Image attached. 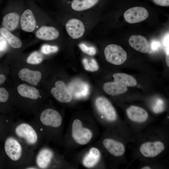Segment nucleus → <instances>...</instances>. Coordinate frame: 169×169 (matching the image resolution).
Returning a JSON list of instances; mask_svg holds the SVG:
<instances>
[{"instance_id":"4","label":"nucleus","mask_w":169,"mask_h":169,"mask_svg":"<svg viewBox=\"0 0 169 169\" xmlns=\"http://www.w3.org/2000/svg\"><path fill=\"white\" fill-rule=\"evenodd\" d=\"M104 54L108 62L116 65L122 64L127 58L126 52L121 46L115 44L106 46L104 49Z\"/></svg>"},{"instance_id":"13","label":"nucleus","mask_w":169,"mask_h":169,"mask_svg":"<svg viewBox=\"0 0 169 169\" xmlns=\"http://www.w3.org/2000/svg\"><path fill=\"white\" fill-rule=\"evenodd\" d=\"M15 132L18 136L24 138L29 144H33L37 140L36 132L31 126L27 124L22 123L18 126Z\"/></svg>"},{"instance_id":"20","label":"nucleus","mask_w":169,"mask_h":169,"mask_svg":"<svg viewBox=\"0 0 169 169\" xmlns=\"http://www.w3.org/2000/svg\"><path fill=\"white\" fill-rule=\"evenodd\" d=\"M100 156V153L99 149L95 147H92L84 157L83 164L87 167H93L99 162Z\"/></svg>"},{"instance_id":"2","label":"nucleus","mask_w":169,"mask_h":169,"mask_svg":"<svg viewBox=\"0 0 169 169\" xmlns=\"http://www.w3.org/2000/svg\"><path fill=\"white\" fill-rule=\"evenodd\" d=\"M26 4L22 0H13V7L3 18V28L11 31L20 28V20Z\"/></svg>"},{"instance_id":"25","label":"nucleus","mask_w":169,"mask_h":169,"mask_svg":"<svg viewBox=\"0 0 169 169\" xmlns=\"http://www.w3.org/2000/svg\"><path fill=\"white\" fill-rule=\"evenodd\" d=\"M99 0H73L71 4L72 9L81 11L89 9L95 5Z\"/></svg>"},{"instance_id":"21","label":"nucleus","mask_w":169,"mask_h":169,"mask_svg":"<svg viewBox=\"0 0 169 169\" xmlns=\"http://www.w3.org/2000/svg\"><path fill=\"white\" fill-rule=\"evenodd\" d=\"M0 34L4 38L12 48L19 49L22 46L23 43L20 39L11 32L2 27L0 28Z\"/></svg>"},{"instance_id":"1","label":"nucleus","mask_w":169,"mask_h":169,"mask_svg":"<svg viewBox=\"0 0 169 169\" xmlns=\"http://www.w3.org/2000/svg\"><path fill=\"white\" fill-rule=\"evenodd\" d=\"M20 20V28L27 33L34 32L43 25L39 9L31 0H27Z\"/></svg>"},{"instance_id":"19","label":"nucleus","mask_w":169,"mask_h":169,"mask_svg":"<svg viewBox=\"0 0 169 169\" xmlns=\"http://www.w3.org/2000/svg\"><path fill=\"white\" fill-rule=\"evenodd\" d=\"M103 89L106 93L112 96L120 95L127 90L126 86L114 81L105 83L103 85Z\"/></svg>"},{"instance_id":"18","label":"nucleus","mask_w":169,"mask_h":169,"mask_svg":"<svg viewBox=\"0 0 169 169\" xmlns=\"http://www.w3.org/2000/svg\"><path fill=\"white\" fill-rule=\"evenodd\" d=\"M19 78L23 81L34 85H37L41 79V74L38 71H33L27 68L21 69L18 73Z\"/></svg>"},{"instance_id":"32","label":"nucleus","mask_w":169,"mask_h":169,"mask_svg":"<svg viewBox=\"0 0 169 169\" xmlns=\"http://www.w3.org/2000/svg\"><path fill=\"white\" fill-rule=\"evenodd\" d=\"M163 101L161 99H158L153 110L156 112L161 111L163 109Z\"/></svg>"},{"instance_id":"26","label":"nucleus","mask_w":169,"mask_h":169,"mask_svg":"<svg viewBox=\"0 0 169 169\" xmlns=\"http://www.w3.org/2000/svg\"><path fill=\"white\" fill-rule=\"evenodd\" d=\"M44 59L43 54L38 51L32 52L27 57L26 62L27 63L32 64H37L40 63Z\"/></svg>"},{"instance_id":"30","label":"nucleus","mask_w":169,"mask_h":169,"mask_svg":"<svg viewBox=\"0 0 169 169\" xmlns=\"http://www.w3.org/2000/svg\"><path fill=\"white\" fill-rule=\"evenodd\" d=\"M9 97V94L7 90L4 88H0V102L6 101Z\"/></svg>"},{"instance_id":"34","label":"nucleus","mask_w":169,"mask_h":169,"mask_svg":"<svg viewBox=\"0 0 169 169\" xmlns=\"http://www.w3.org/2000/svg\"><path fill=\"white\" fill-rule=\"evenodd\" d=\"M160 44L157 42H153L150 44L151 51H155L158 50L160 47Z\"/></svg>"},{"instance_id":"29","label":"nucleus","mask_w":169,"mask_h":169,"mask_svg":"<svg viewBox=\"0 0 169 169\" xmlns=\"http://www.w3.org/2000/svg\"><path fill=\"white\" fill-rule=\"evenodd\" d=\"M79 46L82 51L89 55H93L96 53V49L94 47H88L83 44H80Z\"/></svg>"},{"instance_id":"35","label":"nucleus","mask_w":169,"mask_h":169,"mask_svg":"<svg viewBox=\"0 0 169 169\" xmlns=\"http://www.w3.org/2000/svg\"><path fill=\"white\" fill-rule=\"evenodd\" d=\"M6 80V77L3 74H0V85L3 83Z\"/></svg>"},{"instance_id":"17","label":"nucleus","mask_w":169,"mask_h":169,"mask_svg":"<svg viewBox=\"0 0 169 169\" xmlns=\"http://www.w3.org/2000/svg\"><path fill=\"white\" fill-rule=\"evenodd\" d=\"M126 114L131 121L137 123L145 122L148 118V114L145 110L135 105L128 107L126 110Z\"/></svg>"},{"instance_id":"7","label":"nucleus","mask_w":169,"mask_h":169,"mask_svg":"<svg viewBox=\"0 0 169 169\" xmlns=\"http://www.w3.org/2000/svg\"><path fill=\"white\" fill-rule=\"evenodd\" d=\"M148 11L144 8L136 6L127 9L124 13L126 21L130 23H139L146 19L148 17Z\"/></svg>"},{"instance_id":"12","label":"nucleus","mask_w":169,"mask_h":169,"mask_svg":"<svg viewBox=\"0 0 169 169\" xmlns=\"http://www.w3.org/2000/svg\"><path fill=\"white\" fill-rule=\"evenodd\" d=\"M6 154L12 160L17 161L20 158L22 152L21 145L18 141L12 137L7 138L4 144Z\"/></svg>"},{"instance_id":"3","label":"nucleus","mask_w":169,"mask_h":169,"mask_svg":"<svg viewBox=\"0 0 169 169\" xmlns=\"http://www.w3.org/2000/svg\"><path fill=\"white\" fill-rule=\"evenodd\" d=\"M71 129L72 137L79 144L86 145L90 141L92 138L91 131L88 128L83 127L81 121L78 119L74 120Z\"/></svg>"},{"instance_id":"36","label":"nucleus","mask_w":169,"mask_h":169,"mask_svg":"<svg viewBox=\"0 0 169 169\" xmlns=\"http://www.w3.org/2000/svg\"><path fill=\"white\" fill-rule=\"evenodd\" d=\"M169 55H166V63L167 64V65L168 66V67L169 66Z\"/></svg>"},{"instance_id":"16","label":"nucleus","mask_w":169,"mask_h":169,"mask_svg":"<svg viewBox=\"0 0 169 169\" xmlns=\"http://www.w3.org/2000/svg\"><path fill=\"white\" fill-rule=\"evenodd\" d=\"M130 46L136 51L143 53L151 51L150 44L145 37L141 35L131 36L129 40Z\"/></svg>"},{"instance_id":"23","label":"nucleus","mask_w":169,"mask_h":169,"mask_svg":"<svg viewBox=\"0 0 169 169\" xmlns=\"http://www.w3.org/2000/svg\"><path fill=\"white\" fill-rule=\"evenodd\" d=\"M17 90L22 96L32 99H36L39 96V92L37 89L26 84L19 85Z\"/></svg>"},{"instance_id":"22","label":"nucleus","mask_w":169,"mask_h":169,"mask_svg":"<svg viewBox=\"0 0 169 169\" xmlns=\"http://www.w3.org/2000/svg\"><path fill=\"white\" fill-rule=\"evenodd\" d=\"M53 156L52 151L48 149H44L38 153L36 158V163L41 168H46L49 164Z\"/></svg>"},{"instance_id":"8","label":"nucleus","mask_w":169,"mask_h":169,"mask_svg":"<svg viewBox=\"0 0 169 169\" xmlns=\"http://www.w3.org/2000/svg\"><path fill=\"white\" fill-rule=\"evenodd\" d=\"M55 87L52 88L51 92L59 101L62 103H69L72 100L73 95L64 83L61 80L56 81Z\"/></svg>"},{"instance_id":"24","label":"nucleus","mask_w":169,"mask_h":169,"mask_svg":"<svg viewBox=\"0 0 169 169\" xmlns=\"http://www.w3.org/2000/svg\"><path fill=\"white\" fill-rule=\"evenodd\" d=\"M114 82L119 83L126 86L133 87L137 84L136 79L130 75L122 73H116L113 75Z\"/></svg>"},{"instance_id":"9","label":"nucleus","mask_w":169,"mask_h":169,"mask_svg":"<svg viewBox=\"0 0 169 169\" xmlns=\"http://www.w3.org/2000/svg\"><path fill=\"white\" fill-rule=\"evenodd\" d=\"M40 120L43 124L54 127H59L62 122V118L59 113L52 109L43 111L40 115Z\"/></svg>"},{"instance_id":"5","label":"nucleus","mask_w":169,"mask_h":169,"mask_svg":"<svg viewBox=\"0 0 169 169\" xmlns=\"http://www.w3.org/2000/svg\"><path fill=\"white\" fill-rule=\"evenodd\" d=\"M98 111L108 121L114 122L117 119L115 110L109 100L105 97H97L95 102Z\"/></svg>"},{"instance_id":"6","label":"nucleus","mask_w":169,"mask_h":169,"mask_svg":"<svg viewBox=\"0 0 169 169\" xmlns=\"http://www.w3.org/2000/svg\"><path fill=\"white\" fill-rule=\"evenodd\" d=\"M165 148V145L161 141H148L141 145L139 151L143 156L152 158L158 155Z\"/></svg>"},{"instance_id":"33","label":"nucleus","mask_w":169,"mask_h":169,"mask_svg":"<svg viewBox=\"0 0 169 169\" xmlns=\"http://www.w3.org/2000/svg\"><path fill=\"white\" fill-rule=\"evenodd\" d=\"M156 4L161 6H168L169 0H152Z\"/></svg>"},{"instance_id":"38","label":"nucleus","mask_w":169,"mask_h":169,"mask_svg":"<svg viewBox=\"0 0 169 169\" xmlns=\"http://www.w3.org/2000/svg\"><path fill=\"white\" fill-rule=\"evenodd\" d=\"M36 168H35L34 167H28V168H27V169H36Z\"/></svg>"},{"instance_id":"31","label":"nucleus","mask_w":169,"mask_h":169,"mask_svg":"<svg viewBox=\"0 0 169 169\" xmlns=\"http://www.w3.org/2000/svg\"><path fill=\"white\" fill-rule=\"evenodd\" d=\"M8 44L6 39L1 34L0 35V51L6 50L7 48Z\"/></svg>"},{"instance_id":"14","label":"nucleus","mask_w":169,"mask_h":169,"mask_svg":"<svg viewBox=\"0 0 169 169\" xmlns=\"http://www.w3.org/2000/svg\"><path fill=\"white\" fill-rule=\"evenodd\" d=\"M68 88L72 95L77 98L85 97L89 93L90 88L88 84L80 80L73 81L69 84Z\"/></svg>"},{"instance_id":"10","label":"nucleus","mask_w":169,"mask_h":169,"mask_svg":"<svg viewBox=\"0 0 169 169\" xmlns=\"http://www.w3.org/2000/svg\"><path fill=\"white\" fill-rule=\"evenodd\" d=\"M34 33L36 38L46 41L55 40L59 38L60 35L57 28L45 25L40 26Z\"/></svg>"},{"instance_id":"15","label":"nucleus","mask_w":169,"mask_h":169,"mask_svg":"<svg viewBox=\"0 0 169 169\" xmlns=\"http://www.w3.org/2000/svg\"><path fill=\"white\" fill-rule=\"evenodd\" d=\"M102 144L107 151L115 156H121L125 153V146L119 141L111 138H106L103 140Z\"/></svg>"},{"instance_id":"37","label":"nucleus","mask_w":169,"mask_h":169,"mask_svg":"<svg viewBox=\"0 0 169 169\" xmlns=\"http://www.w3.org/2000/svg\"><path fill=\"white\" fill-rule=\"evenodd\" d=\"M141 169H151V167L148 166H144L143 167L141 168Z\"/></svg>"},{"instance_id":"11","label":"nucleus","mask_w":169,"mask_h":169,"mask_svg":"<svg viewBox=\"0 0 169 169\" xmlns=\"http://www.w3.org/2000/svg\"><path fill=\"white\" fill-rule=\"evenodd\" d=\"M65 29L68 35L73 39H77L83 36L85 32V27L81 21L76 18H71L66 23Z\"/></svg>"},{"instance_id":"27","label":"nucleus","mask_w":169,"mask_h":169,"mask_svg":"<svg viewBox=\"0 0 169 169\" xmlns=\"http://www.w3.org/2000/svg\"><path fill=\"white\" fill-rule=\"evenodd\" d=\"M82 62L85 69L87 71H95L98 69V65L94 59H91L89 61L87 59L84 58L83 59Z\"/></svg>"},{"instance_id":"28","label":"nucleus","mask_w":169,"mask_h":169,"mask_svg":"<svg viewBox=\"0 0 169 169\" xmlns=\"http://www.w3.org/2000/svg\"><path fill=\"white\" fill-rule=\"evenodd\" d=\"M58 50L59 48L56 46L44 44L41 46L40 52L43 54L48 55L56 53Z\"/></svg>"}]
</instances>
